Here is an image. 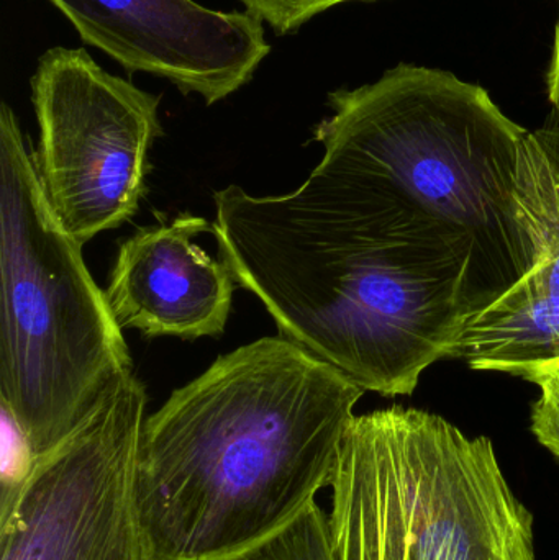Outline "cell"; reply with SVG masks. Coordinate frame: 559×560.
Here are the masks:
<instances>
[{
    "instance_id": "1",
    "label": "cell",
    "mask_w": 559,
    "mask_h": 560,
    "mask_svg": "<svg viewBox=\"0 0 559 560\" xmlns=\"http://www.w3.org/2000/svg\"><path fill=\"white\" fill-rule=\"evenodd\" d=\"M302 184L358 308L404 371L449 358L466 326L534 268L519 215L528 131L478 84L397 65L328 94Z\"/></svg>"
},
{
    "instance_id": "2",
    "label": "cell",
    "mask_w": 559,
    "mask_h": 560,
    "mask_svg": "<svg viewBox=\"0 0 559 560\" xmlns=\"http://www.w3.org/2000/svg\"><path fill=\"white\" fill-rule=\"evenodd\" d=\"M363 394L279 335L219 355L144 421V560L229 559L291 525L330 487Z\"/></svg>"
},
{
    "instance_id": "3",
    "label": "cell",
    "mask_w": 559,
    "mask_h": 560,
    "mask_svg": "<svg viewBox=\"0 0 559 560\" xmlns=\"http://www.w3.org/2000/svg\"><path fill=\"white\" fill-rule=\"evenodd\" d=\"M0 407L36 457L133 372L107 293L56 219L15 112L0 107Z\"/></svg>"
},
{
    "instance_id": "4",
    "label": "cell",
    "mask_w": 559,
    "mask_h": 560,
    "mask_svg": "<svg viewBox=\"0 0 559 560\" xmlns=\"http://www.w3.org/2000/svg\"><path fill=\"white\" fill-rule=\"evenodd\" d=\"M330 489L335 560H537L534 513L492 441L440 415H354Z\"/></svg>"
},
{
    "instance_id": "5",
    "label": "cell",
    "mask_w": 559,
    "mask_h": 560,
    "mask_svg": "<svg viewBox=\"0 0 559 560\" xmlns=\"http://www.w3.org/2000/svg\"><path fill=\"white\" fill-rule=\"evenodd\" d=\"M36 167L66 232L84 246L137 215L151 147L163 137L160 95L102 69L85 49H48L32 75Z\"/></svg>"
},
{
    "instance_id": "6",
    "label": "cell",
    "mask_w": 559,
    "mask_h": 560,
    "mask_svg": "<svg viewBox=\"0 0 559 560\" xmlns=\"http://www.w3.org/2000/svg\"><path fill=\"white\" fill-rule=\"evenodd\" d=\"M147 404V387L130 372L36 459L0 506V560H144L137 463Z\"/></svg>"
},
{
    "instance_id": "7",
    "label": "cell",
    "mask_w": 559,
    "mask_h": 560,
    "mask_svg": "<svg viewBox=\"0 0 559 560\" xmlns=\"http://www.w3.org/2000/svg\"><path fill=\"white\" fill-rule=\"evenodd\" d=\"M85 45L128 72L173 82L207 105L252 81L271 45L248 12H220L196 0H48Z\"/></svg>"
},
{
    "instance_id": "8",
    "label": "cell",
    "mask_w": 559,
    "mask_h": 560,
    "mask_svg": "<svg viewBox=\"0 0 559 560\" xmlns=\"http://www.w3.org/2000/svg\"><path fill=\"white\" fill-rule=\"evenodd\" d=\"M517 206L534 268L466 326L449 359L532 382L559 365V121L525 137Z\"/></svg>"
},
{
    "instance_id": "9",
    "label": "cell",
    "mask_w": 559,
    "mask_h": 560,
    "mask_svg": "<svg viewBox=\"0 0 559 560\" xmlns=\"http://www.w3.org/2000/svg\"><path fill=\"white\" fill-rule=\"evenodd\" d=\"M202 233H213V223L179 213L121 243L105 290L121 328L148 338H217L225 332L236 280L222 258L196 245Z\"/></svg>"
},
{
    "instance_id": "10",
    "label": "cell",
    "mask_w": 559,
    "mask_h": 560,
    "mask_svg": "<svg viewBox=\"0 0 559 560\" xmlns=\"http://www.w3.org/2000/svg\"><path fill=\"white\" fill-rule=\"evenodd\" d=\"M223 560H335L328 536L327 513L317 502L311 503L278 535Z\"/></svg>"
},
{
    "instance_id": "11",
    "label": "cell",
    "mask_w": 559,
    "mask_h": 560,
    "mask_svg": "<svg viewBox=\"0 0 559 560\" xmlns=\"http://www.w3.org/2000/svg\"><path fill=\"white\" fill-rule=\"evenodd\" d=\"M246 12L265 25L271 26L279 36L292 35L314 16L347 2L366 0H240Z\"/></svg>"
},
{
    "instance_id": "12",
    "label": "cell",
    "mask_w": 559,
    "mask_h": 560,
    "mask_svg": "<svg viewBox=\"0 0 559 560\" xmlns=\"http://www.w3.org/2000/svg\"><path fill=\"white\" fill-rule=\"evenodd\" d=\"M2 415V467H0V483H2V502L7 505L15 499L23 483L28 479L38 457L33 453L32 444L23 434L15 418L0 407Z\"/></svg>"
},
{
    "instance_id": "13",
    "label": "cell",
    "mask_w": 559,
    "mask_h": 560,
    "mask_svg": "<svg viewBox=\"0 0 559 560\" xmlns=\"http://www.w3.org/2000/svg\"><path fill=\"white\" fill-rule=\"evenodd\" d=\"M540 387V398L532 408V433L559 463V365L532 378Z\"/></svg>"
},
{
    "instance_id": "14",
    "label": "cell",
    "mask_w": 559,
    "mask_h": 560,
    "mask_svg": "<svg viewBox=\"0 0 559 560\" xmlns=\"http://www.w3.org/2000/svg\"><path fill=\"white\" fill-rule=\"evenodd\" d=\"M548 95L551 104L559 112V16L555 28L554 55H551L550 71H548Z\"/></svg>"
}]
</instances>
